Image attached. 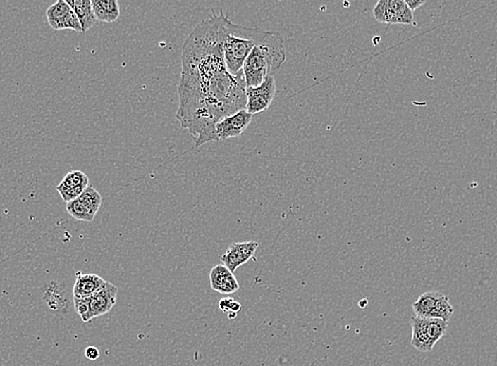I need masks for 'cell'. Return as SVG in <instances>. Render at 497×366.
<instances>
[{
  "label": "cell",
  "instance_id": "6da1fadb",
  "mask_svg": "<svg viewBox=\"0 0 497 366\" xmlns=\"http://www.w3.org/2000/svg\"><path fill=\"white\" fill-rule=\"evenodd\" d=\"M224 16L220 11L201 21L182 46L176 118L192 137L195 147L213 141L216 124L247 107L243 73L233 75L224 61Z\"/></svg>",
  "mask_w": 497,
  "mask_h": 366
},
{
  "label": "cell",
  "instance_id": "7a4b0ae2",
  "mask_svg": "<svg viewBox=\"0 0 497 366\" xmlns=\"http://www.w3.org/2000/svg\"><path fill=\"white\" fill-rule=\"evenodd\" d=\"M273 33L274 32L236 25L226 15L223 19L222 50L228 72L233 75L240 74L243 63L254 46H259L270 39Z\"/></svg>",
  "mask_w": 497,
  "mask_h": 366
},
{
  "label": "cell",
  "instance_id": "3957f363",
  "mask_svg": "<svg viewBox=\"0 0 497 366\" xmlns=\"http://www.w3.org/2000/svg\"><path fill=\"white\" fill-rule=\"evenodd\" d=\"M286 61L283 39L278 32L259 46H254L243 63V73L247 87H257L273 75Z\"/></svg>",
  "mask_w": 497,
  "mask_h": 366
},
{
  "label": "cell",
  "instance_id": "277c9868",
  "mask_svg": "<svg viewBox=\"0 0 497 366\" xmlns=\"http://www.w3.org/2000/svg\"><path fill=\"white\" fill-rule=\"evenodd\" d=\"M374 16L380 23L412 25L414 14L404 0H380L374 8Z\"/></svg>",
  "mask_w": 497,
  "mask_h": 366
},
{
  "label": "cell",
  "instance_id": "5b68a950",
  "mask_svg": "<svg viewBox=\"0 0 497 366\" xmlns=\"http://www.w3.org/2000/svg\"><path fill=\"white\" fill-rule=\"evenodd\" d=\"M276 95L274 76L270 75L257 87H247V110L252 115L266 111Z\"/></svg>",
  "mask_w": 497,
  "mask_h": 366
},
{
  "label": "cell",
  "instance_id": "8992f818",
  "mask_svg": "<svg viewBox=\"0 0 497 366\" xmlns=\"http://www.w3.org/2000/svg\"><path fill=\"white\" fill-rule=\"evenodd\" d=\"M252 120L253 115L245 109L222 118L214 128L213 141L240 137L247 130Z\"/></svg>",
  "mask_w": 497,
  "mask_h": 366
},
{
  "label": "cell",
  "instance_id": "52a82bcc",
  "mask_svg": "<svg viewBox=\"0 0 497 366\" xmlns=\"http://www.w3.org/2000/svg\"><path fill=\"white\" fill-rule=\"evenodd\" d=\"M258 246H259V243L255 242V241L233 243L226 253L220 257V261L234 274L239 266L243 265L251 259L255 260L254 255H255Z\"/></svg>",
  "mask_w": 497,
  "mask_h": 366
},
{
  "label": "cell",
  "instance_id": "ba28073f",
  "mask_svg": "<svg viewBox=\"0 0 497 366\" xmlns=\"http://www.w3.org/2000/svg\"><path fill=\"white\" fill-rule=\"evenodd\" d=\"M118 289L109 282L104 283L103 286L89 298L91 319L97 318L107 314L116 305Z\"/></svg>",
  "mask_w": 497,
  "mask_h": 366
},
{
  "label": "cell",
  "instance_id": "9c48e42d",
  "mask_svg": "<svg viewBox=\"0 0 497 366\" xmlns=\"http://www.w3.org/2000/svg\"><path fill=\"white\" fill-rule=\"evenodd\" d=\"M209 282L213 291L222 295H231L239 289L236 277L223 264L214 266L209 274Z\"/></svg>",
  "mask_w": 497,
  "mask_h": 366
},
{
  "label": "cell",
  "instance_id": "30bf717a",
  "mask_svg": "<svg viewBox=\"0 0 497 366\" xmlns=\"http://www.w3.org/2000/svg\"><path fill=\"white\" fill-rule=\"evenodd\" d=\"M106 281L101 277L94 274H82L80 272H76L75 282L73 285V298L78 299H86L92 297Z\"/></svg>",
  "mask_w": 497,
  "mask_h": 366
},
{
  "label": "cell",
  "instance_id": "8fae6325",
  "mask_svg": "<svg viewBox=\"0 0 497 366\" xmlns=\"http://www.w3.org/2000/svg\"><path fill=\"white\" fill-rule=\"evenodd\" d=\"M67 4L78 16L82 25V34L86 33L93 25H95L97 19L93 12L91 0H68Z\"/></svg>",
  "mask_w": 497,
  "mask_h": 366
},
{
  "label": "cell",
  "instance_id": "7c38bea8",
  "mask_svg": "<svg viewBox=\"0 0 497 366\" xmlns=\"http://www.w3.org/2000/svg\"><path fill=\"white\" fill-rule=\"evenodd\" d=\"M410 325H412V344L415 350L422 353H429L433 350L434 346L427 336V329L424 327V321L420 317H414L410 319Z\"/></svg>",
  "mask_w": 497,
  "mask_h": 366
},
{
  "label": "cell",
  "instance_id": "4fadbf2b",
  "mask_svg": "<svg viewBox=\"0 0 497 366\" xmlns=\"http://www.w3.org/2000/svg\"><path fill=\"white\" fill-rule=\"evenodd\" d=\"M91 4L97 20L113 23L120 17V6L116 0H92Z\"/></svg>",
  "mask_w": 497,
  "mask_h": 366
},
{
  "label": "cell",
  "instance_id": "5bb4252c",
  "mask_svg": "<svg viewBox=\"0 0 497 366\" xmlns=\"http://www.w3.org/2000/svg\"><path fill=\"white\" fill-rule=\"evenodd\" d=\"M440 294L441 293L439 291H427L422 294L412 305L416 317L431 318V312L435 308L436 301L439 298Z\"/></svg>",
  "mask_w": 497,
  "mask_h": 366
},
{
  "label": "cell",
  "instance_id": "9a60e30c",
  "mask_svg": "<svg viewBox=\"0 0 497 366\" xmlns=\"http://www.w3.org/2000/svg\"><path fill=\"white\" fill-rule=\"evenodd\" d=\"M71 10L65 0H59L47 10V19L49 25L54 30H63V18Z\"/></svg>",
  "mask_w": 497,
  "mask_h": 366
},
{
  "label": "cell",
  "instance_id": "2e32d148",
  "mask_svg": "<svg viewBox=\"0 0 497 366\" xmlns=\"http://www.w3.org/2000/svg\"><path fill=\"white\" fill-rule=\"evenodd\" d=\"M89 185L88 177L84 172L80 170L70 171L66 177H63V182L57 186V191L59 194L63 192L70 191V190L75 189V188H86Z\"/></svg>",
  "mask_w": 497,
  "mask_h": 366
},
{
  "label": "cell",
  "instance_id": "e0dca14e",
  "mask_svg": "<svg viewBox=\"0 0 497 366\" xmlns=\"http://www.w3.org/2000/svg\"><path fill=\"white\" fill-rule=\"evenodd\" d=\"M423 321H424L427 336L431 344L435 346V344L448 333V322L437 318H423Z\"/></svg>",
  "mask_w": 497,
  "mask_h": 366
},
{
  "label": "cell",
  "instance_id": "ac0fdd59",
  "mask_svg": "<svg viewBox=\"0 0 497 366\" xmlns=\"http://www.w3.org/2000/svg\"><path fill=\"white\" fill-rule=\"evenodd\" d=\"M44 300L48 303L49 308L54 310H59L61 308V305H66L65 303L66 301H67V298H66V294L63 289H61L59 285L53 284L52 283V284L46 289Z\"/></svg>",
  "mask_w": 497,
  "mask_h": 366
},
{
  "label": "cell",
  "instance_id": "d6986e66",
  "mask_svg": "<svg viewBox=\"0 0 497 366\" xmlns=\"http://www.w3.org/2000/svg\"><path fill=\"white\" fill-rule=\"evenodd\" d=\"M66 208H67L68 213L78 221L91 222L95 217L94 213H91L80 198L67 203Z\"/></svg>",
  "mask_w": 497,
  "mask_h": 366
},
{
  "label": "cell",
  "instance_id": "ffe728a7",
  "mask_svg": "<svg viewBox=\"0 0 497 366\" xmlns=\"http://www.w3.org/2000/svg\"><path fill=\"white\" fill-rule=\"evenodd\" d=\"M454 314V308L450 305L448 296L440 294L439 298L436 301L435 308L431 312V318L441 319L448 322Z\"/></svg>",
  "mask_w": 497,
  "mask_h": 366
},
{
  "label": "cell",
  "instance_id": "44dd1931",
  "mask_svg": "<svg viewBox=\"0 0 497 366\" xmlns=\"http://www.w3.org/2000/svg\"><path fill=\"white\" fill-rule=\"evenodd\" d=\"M78 198L86 205L87 208H88L91 213L97 215L102 205V196L99 192L97 191L93 186H87L86 189L84 190V192L80 194Z\"/></svg>",
  "mask_w": 497,
  "mask_h": 366
},
{
  "label": "cell",
  "instance_id": "7402d4cb",
  "mask_svg": "<svg viewBox=\"0 0 497 366\" xmlns=\"http://www.w3.org/2000/svg\"><path fill=\"white\" fill-rule=\"evenodd\" d=\"M219 308L221 312L228 315V318L234 319L241 310V304L233 298H223L219 301Z\"/></svg>",
  "mask_w": 497,
  "mask_h": 366
},
{
  "label": "cell",
  "instance_id": "603a6c76",
  "mask_svg": "<svg viewBox=\"0 0 497 366\" xmlns=\"http://www.w3.org/2000/svg\"><path fill=\"white\" fill-rule=\"evenodd\" d=\"M73 304L75 312L78 313V316L82 318V320L84 321V322H89V321L91 320L89 298H86V299L73 298Z\"/></svg>",
  "mask_w": 497,
  "mask_h": 366
},
{
  "label": "cell",
  "instance_id": "cb8c5ba5",
  "mask_svg": "<svg viewBox=\"0 0 497 366\" xmlns=\"http://www.w3.org/2000/svg\"><path fill=\"white\" fill-rule=\"evenodd\" d=\"M63 30H73L78 33H82V25H80V20L72 8L63 18Z\"/></svg>",
  "mask_w": 497,
  "mask_h": 366
},
{
  "label": "cell",
  "instance_id": "d4e9b609",
  "mask_svg": "<svg viewBox=\"0 0 497 366\" xmlns=\"http://www.w3.org/2000/svg\"><path fill=\"white\" fill-rule=\"evenodd\" d=\"M85 357L89 360H97L99 357V351L95 346H88L85 350Z\"/></svg>",
  "mask_w": 497,
  "mask_h": 366
},
{
  "label": "cell",
  "instance_id": "484cf974",
  "mask_svg": "<svg viewBox=\"0 0 497 366\" xmlns=\"http://www.w3.org/2000/svg\"><path fill=\"white\" fill-rule=\"evenodd\" d=\"M405 1V4H407L408 8H410V10L412 11V13H414V11L416 10V8H418L419 6H423V4H425L424 0H404Z\"/></svg>",
  "mask_w": 497,
  "mask_h": 366
}]
</instances>
